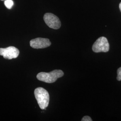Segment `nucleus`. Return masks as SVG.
Segmentation results:
<instances>
[{
    "mask_svg": "<svg viewBox=\"0 0 121 121\" xmlns=\"http://www.w3.org/2000/svg\"><path fill=\"white\" fill-rule=\"evenodd\" d=\"M64 75V72L60 69H55L50 72H40L37 75V79L43 82L51 83L56 82L57 78Z\"/></svg>",
    "mask_w": 121,
    "mask_h": 121,
    "instance_id": "f257e3e1",
    "label": "nucleus"
},
{
    "mask_svg": "<svg viewBox=\"0 0 121 121\" xmlns=\"http://www.w3.org/2000/svg\"><path fill=\"white\" fill-rule=\"evenodd\" d=\"M30 47L35 49L44 48L50 46L51 43L49 39L37 38L31 39L30 42Z\"/></svg>",
    "mask_w": 121,
    "mask_h": 121,
    "instance_id": "423d86ee",
    "label": "nucleus"
},
{
    "mask_svg": "<svg viewBox=\"0 0 121 121\" xmlns=\"http://www.w3.org/2000/svg\"><path fill=\"white\" fill-rule=\"evenodd\" d=\"M92 49L95 52H108L109 49V44L108 39L105 37H100L94 43Z\"/></svg>",
    "mask_w": 121,
    "mask_h": 121,
    "instance_id": "7ed1b4c3",
    "label": "nucleus"
},
{
    "mask_svg": "<svg viewBox=\"0 0 121 121\" xmlns=\"http://www.w3.org/2000/svg\"><path fill=\"white\" fill-rule=\"evenodd\" d=\"M119 9H120V10L121 12V2L119 4Z\"/></svg>",
    "mask_w": 121,
    "mask_h": 121,
    "instance_id": "9d476101",
    "label": "nucleus"
},
{
    "mask_svg": "<svg viewBox=\"0 0 121 121\" xmlns=\"http://www.w3.org/2000/svg\"><path fill=\"white\" fill-rule=\"evenodd\" d=\"M82 121H92V120L91 119L90 117L89 116H85L84 117H82Z\"/></svg>",
    "mask_w": 121,
    "mask_h": 121,
    "instance_id": "1a4fd4ad",
    "label": "nucleus"
},
{
    "mask_svg": "<svg viewBox=\"0 0 121 121\" xmlns=\"http://www.w3.org/2000/svg\"><path fill=\"white\" fill-rule=\"evenodd\" d=\"M34 94L40 108L42 109L46 108L49 101V95L48 91L43 87H39L35 89Z\"/></svg>",
    "mask_w": 121,
    "mask_h": 121,
    "instance_id": "f03ea898",
    "label": "nucleus"
},
{
    "mask_svg": "<svg viewBox=\"0 0 121 121\" xmlns=\"http://www.w3.org/2000/svg\"><path fill=\"white\" fill-rule=\"evenodd\" d=\"M19 54V51L17 48L13 46H9L6 48H0V55L5 59H12L16 58Z\"/></svg>",
    "mask_w": 121,
    "mask_h": 121,
    "instance_id": "39448f33",
    "label": "nucleus"
},
{
    "mask_svg": "<svg viewBox=\"0 0 121 121\" xmlns=\"http://www.w3.org/2000/svg\"><path fill=\"white\" fill-rule=\"evenodd\" d=\"M117 79L118 81H121V67H120L117 70Z\"/></svg>",
    "mask_w": 121,
    "mask_h": 121,
    "instance_id": "6e6552de",
    "label": "nucleus"
},
{
    "mask_svg": "<svg viewBox=\"0 0 121 121\" xmlns=\"http://www.w3.org/2000/svg\"></svg>",
    "mask_w": 121,
    "mask_h": 121,
    "instance_id": "9b49d317",
    "label": "nucleus"
},
{
    "mask_svg": "<svg viewBox=\"0 0 121 121\" xmlns=\"http://www.w3.org/2000/svg\"><path fill=\"white\" fill-rule=\"evenodd\" d=\"M43 20L47 25L53 29L60 28L61 22L59 18L52 13H46L43 16Z\"/></svg>",
    "mask_w": 121,
    "mask_h": 121,
    "instance_id": "20e7f679",
    "label": "nucleus"
},
{
    "mask_svg": "<svg viewBox=\"0 0 121 121\" xmlns=\"http://www.w3.org/2000/svg\"><path fill=\"white\" fill-rule=\"evenodd\" d=\"M4 5L8 9H11L13 5V2L12 0H6L4 1Z\"/></svg>",
    "mask_w": 121,
    "mask_h": 121,
    "instance_id": "0eeeda50",
    "label": "nucleus"
}]
</instances>
